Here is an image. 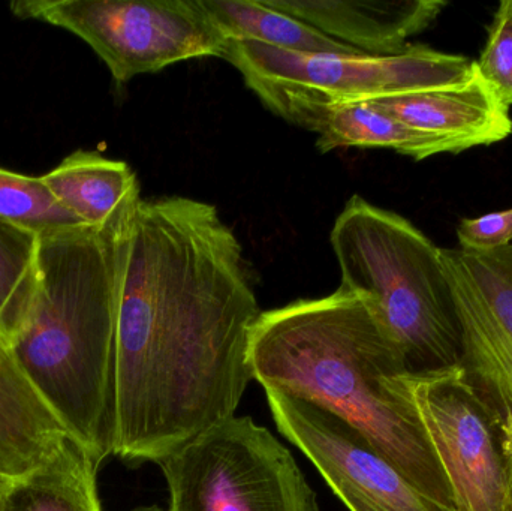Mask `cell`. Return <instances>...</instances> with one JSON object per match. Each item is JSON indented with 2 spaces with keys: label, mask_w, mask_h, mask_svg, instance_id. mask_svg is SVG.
<instances>
[{
  "label": "cell",
  "mask_w": 512,
  "mask_h": 511,
  "mask_svg": "<svg viewBox=\"0 0 512 511\" xmlns=\"http://www.w3.org/2000/svg\"><path fill=\"white\" fill-rule=\"evenodd\" d=\"M261 314L242 245L215 206L141 200L120 245L114 455L158 464L234 417Z\"/></svg>",
  "instance_id": "1"
},
{
  "label": "cell",
  "mask_w": 512,
  "mask_h": 511,
  "mask_svg": "<svg viewBox=\"0 0 512 511\" xmlns=\"http://www.w3.org/2000/svg\"><path fill=\"white\" fill-rule=\"evenodd\" d=\"M249 366L265 390L346 420L412 485L456 511L409 389L405 354L367 297L340 285L330 296L262 312Z\"/></svg>",
  "instance_id": "2"
},
{
  "label": "cell",
  "mask_w": 512,
  "mask_h": 511,
  "mask_svg": "<svg viewBox=\"0 0 512 511\" xmlns=\"http://www.w3.org/2000/svg\"><path fill=\"white\" fill-rule=\"evenodd\" d=\"M132 212L107 230L38 237L32 290L8 336L30 383L98 468L116 447L120 245Z\"/></svg>",
  "instance_id": "3"
},
{
  "label": "cell",
  "mask_w": 512,
  "mask_h": 511,
  "mask_svg": "<svg viewBox=\"0 0 512 511\" xmlns=\"http://www.w3.org/2000/svg\"><path fill=\"white\" fill-rule=\"evenodd\" d=\"M330 242L342 287L369 299L412 374L460 366L459 323L441 248L408 219L358 195L337 216Z\"/></svg>",
  "instance_id": "4"
},
{
  "label": "cell",
  "mask_w": 512,
  "mask_h": 511,
  "mask_svg": "<svg viewBox=\"0 0 512 511\" xmlns=\"http://www.w3.org/2000/svg\"><path fill=\"white\" fill-rule=\"evenodd\" d=\"M224 59L279 116L295 105L355 104L468 83L475 62L409 45L394 56L298 53L255 41H228Z\"/></svg>",
  "instance_id": "5"
},
{
  "label": "cell",
  "mask_w": 512,
  "mask_h": 511,
  "mask_svg": "<svg viewBox=\"0 0 512 511\" xmlns=\"http://www.w3.org/2000/svg\"><path fill=\"white\" fill-rule=\"evenodd\" d=\"M170 511H319L297 462L251 417H230L158 462Z\"/></svg>",
  "instance_id": "6"
},
{
  "label": "cell",
  "mask_w": 512,
  "mask_h": 511,
  "mask_svg": "<svg viewBox=\"0 0 512 511\" xmlns=\"http://www.w3.org/2000/svg\"><path fill=\"white\" fill-rule=\"evenodd\" d=\"M9 8L83 39L117 84L185 60L224 59L228 42L201 0H18Z\"/></svg>",
  "instance_id": "7"
},
{
  "label": "cell",
  "mask_w": 512,
  "mask_h": 511,
  "mask_svg": "<svg viewBox=\"0 0 512 511\" xmlns=\"http://www.w3.org/2000/svg\"><path fill=\"white\" fill-rule=\"evenodd\" d=\"M408 381L456 511H512L504 435L462 368L411 372Z\"/></svg>",
  "instance_id": "8"
},
{
  "label": "cell",
  "mask_w": 512,
  "mask_h": 511,
  "mask_svg": "<svg viewBox=\"0 0 512 511\" xmlns=\"http://www.w3.org/2000/svg\"><path fill=\"white\" fill-rule=\"evenodd\" d=\"M462 360L460 368L504 435L512 438V245L492 252L441 249Z\"/></svg>",
  "instance_id": "9"
},
{
  "label": "cell",
  "mask_w": 512,
  "mask_h": 511,
  "mask_svg": "<svg viewBox=\"0 0 512 511\" xmlns=\"http://www.w3.org/2000/svg\"><path fill=\"white\" fill-rule=\"evenodd\" d=\"M279 431L310 459L351 511H454L412 485L346 420L312 402L265 390Z\"/></svg>",
  "instance_id": "10"
},
{
  "label": "cell",
  "mask_w": 512,
  "mask_h": 511,
  "mask_svg": "<svg viewBox=\"0 0 512 511\" xmlns=\"http://www.w3.org/2000/svg\"><path fill=\"white\" fill-rule=\"evenodd\" d=\"M334 41L363 54L394 56L426 30L447 3L441 0H265Z\"/></svg>",
  "instance_id": "11"
},
{
  "label": "cell",
  "mask_w": 512,
  "mask_h": 511,
  "mask_svg": "<svg viewBox=\"0 0 512 511\" xmlns=\"http://www.w3.org/2000/svg\"><path fill=\"white\" fill-rule=\"evenodd\" d=\"M372 102L409 128L450 141L457 152L489 146L512 132L510 107L477 74L465 84Z\"/></svg>",
  "instance_id": "12"
},
{
  "label": "cell",
  "mask_w": 512,
  "mask_h": 511,
  "mask_svg": "<svg viewBox=\"0 0 512 511\" xmlns=\"http://www.w3.org/2000/svg\"><path fill=\"white\" fill-rule=\"evenodd\" d=\"M68 437L0 332V476L17 480L44 467Z\"/></svg>",
  "instance_id": "13"
},
{
  "label": "cell",
  "mask_w": 512,
  "mask_h": 511,
  "mask_svg": "<svg viewBox=\"0 0 512 511\" xmlns=\"http://www.w3.org/2000/svg\"><path fill=\"white\" fill-rule=\"evenodd\" d=\"M286 122L316 132V147L327 153L343 147L391 149L421 161L438 153H459L450 141L409 128L372 102L333 105H295L279 114Z\"/></svg>",
  "instance_id": "14"
},
{
  "label": "cell",
  "mask_w": 512,
  "mask_h": 511,
  "mask_svg": "<svg viewBox=\"0 0 512 511\" xmlns=\"http://www.w3.org/2000/svg\"><path fill=\"white\" fill-rule=\"evenodd\" d=\"M57 201L84 227L107 230L138 203L140 183L126 162L77 150L42 176Z\"/></svg>",
  "instance_id": "15"
},
{
  "label": "cell",
  "mask_w": 512,
  "mask_h": 511,
  "mask_svg": "<svg viewBox=\"0 0 512 511\" xmlns=\"http://www.w3.org/2000/svg\"><path fill=\"white\" fill-rule=\"evenodd\" d=\"M96 471L89 453L68 437L44 467L12 480L0 511H102Z\"/></svg>",
  "instance_id": "16"
},
{
  "label": "cell",
  "mask_w": 512,
  "mask_h": 511,
  "mask_svg": "<svg viewBox=\"0 0 512 511\" xmlns=\"http://www.w3.org/2000/svg\"><path fill=\"white\" fill-rule=\"evenodd\" d=\"M227 41H255L298 53L363 54L265 0H201Z\"/></svg>",
  "instance_id": "17"
},
{
  "label": "cell",
  "mask_w": 512,
  "mask_h": 511,
  "mask_svg": "<svg viewBox=\"0 0 512 511\" xmlns=\"http://www.w3.org/2000/svg\"><path fill=\"white\" fill-rule=\"evenodd\" d=\"M0 222L20 228L36 237L81 225L54 198L42 177L21 176L2 168Z\"/></svg>",
  "instance_id": "18"
},
{
  "label": "cell",
  "mask_w": 512,
  "mask_h": 511,
  "mask_svg": "<svg viewBox=\"0 0 512 511\" xmlns=\"http://www.w3.org/2000/svg\"><path fill=\"white\" fill-rule=\"evenodd\" d=\"M38 237L0 222V332H14L32 290Z\"/></svg>",
  "instance_id": "19"
},
{
  "label": "cell",
  "mask_w": 512,
  "mask_h": 511,
  "mask_svg": "<svg viewBox=\"0 0 512 511\" xmlns=\"http://www.w3.org/2000/svg\"><path fill=\"white\" fill-rule=\"evenodd\" d=\"M477 74L489 84L505 105L512 104V0H505L496 11L489 39L475 62Z\"/></svg>",
  "instance_id": "20"
},
{
  "label": "cell",
  "mask_w": 512,
  "mask_h": 511,
  "mask_svg": "<svg viewBox=\"0 0 512 511\" xmlns=\"http://www.w3.org/2000/svg\"><path fill=\"white\" fill-rule=\"evenodd\" d=\"M460 246L465 251L492 252L512 245V209L463 219L457 228Z\"/></svg>",
  "instance_id": "21"
},
{
  "label": "cell",
  "mask_w": 512,
  "mask_h": 511,
  "mask_svg": "<svg viewBox=\"0 0 512 511\" xmlns=\"http://www.w3.org/2000/svg\"><path fill=\"white\" fill-rule=\"evenodd\" d=\"M11 482V479H6V477L0 476V498L5 494V491L8 489V486L11 485Z\"/></svg>",
  "instance_id": "22"
},
{
  "label": "cell",
  "mask_w": 512,
  "mask_h": 511,
  "mask_svg": "<svg viewBox=\"0 0 512 511\" xmlns=\"http://www.w3.org/2000/svg\"><path fill=\"white\" fill-rule=\"evenodd\" d=\"M507 455H508V465H510V480H511V489H512V438L507 443Z\"/></svg>",
  "instance_id": "23"
},
{
  "label": "cell",
  "mask_w": 512,
  "mask_h": 511,
  "mask_svg": "<svg viewBox=\"0 0 512 511\" xmlns=\"http://www.w3.org/2000/svg\"><path fill=\"white\" fill-rule=\"evenodd\" d=\"M134 511H164V510L158 509V507H143V509H137Z\"/></svg>",
  "instance_id": "24"
}]
</instances>
